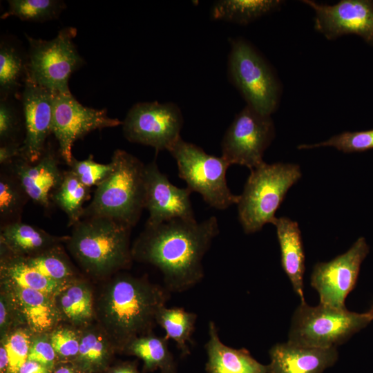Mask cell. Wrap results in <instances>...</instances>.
Returning <instances> with one entry per match:
<instances>
[{
  "label": "cell",
  "instance_id": "obj_1",
  "mask_svg": "<svg viewBox=\"0 0 373 373\" xmlns=\"http://www.w3.org/2000/svg\"><path fill=\"white\" fill-rule=\"evenodd\" d=\"M219 232L216 216L146 225L131 247L133 259L156 267L167 291L183 292L202 280V259Z\"/></svg>",
  "mask_w": 373,
  "mask_h": 373
},
{
  "label": "cell",
  "instance_id": "obj_2",
  "mask_svg": "<svg viewBox=\"0 0 373 373\" xmlns=\"http://www.w3.org/2000/svg\"><path fill=\"white\" fill-rule=\"evenodd\" d=\"M167 291L143 278L122 274L112 278L95 297V316L116 352L151 332Z\"/></svg>",
  "mask_w": 373,
  "mask_h": 373
},
{
  "label": "cell",
  "instance_id": "obj_3",
  "mask_svg": "<svg viewBox=\"0 0 373 373\" xmlns=\"http://www.w3.org/2000/svg\"><path fill=\"white\" fill-rule=\"evenodd\" d=\"M131 231V227L108 218L87 217L73 226L66 244L87 274L104 278L130 266Z\"/></svg>",
  "mask_w": 373,
  "mask_h": 373
},
{
  "label": "cell",
  "instance_id": "obj_4",
  "mask_svg": "<svg viewBox=\"0 0 373 373\" xmlns=\"http://www.w3.org/2000/svg\"><path fill=\"white\" fill-rule=\"evenodd\" d=\"M110 162L111 171L97 186L82 218L105 217L132 228L144 209L145 164L122 149L113 152Z\"/></svg>",
  "mask_w": 373,
  "mask_h": 373
},
{
  "label": "cell",
  "instance_id": "obj_5",
  "mask_svg": "<svg viewBox=\"0 0 373 373\" xmlns=\"http://www.w3.org/2000/svg\"><path fill=\"white\" fill-rule=\"evenodd\" d=\"M296 164L263 162L251 170L237 203L238 218L246 233L259 231L273 224L275 213L288 190L301 178Z\"/></svg>",
  "mask_w": 373,
  "mask_h": 373
},
{
  "label": "cell",
  "instance_id": "obj_6",
  "mask_svg": "<svg viewBox=\"0 0 373 373\" xmlns=\"http://www.w3.org/2000/svg\"><path fill=\"white\" fill-rule=\"evenodd\" d=\"M371 321L366 312L300 303L292 316L288 341L312 347L336 348Z\"/></svg>",
  "mask_w": 373,
  "mask_h": 373
},
{
  "label": "cell",
  "instance_id": "obj_7",
  "mask_svg": "<svg viewBox=\"0 0 373 373\" xmlns=\"http://www.w3.org/2000/svg\"><path fill=\"white\" fill-rule=\"evenodd\" d=\"M228 57L229 80L240 92L247 106L269 115L278 108L281 88L270 65L248 41H230Z\"/></svg>",
  "mask_w": 373,
  "mask_h": 373
},
{
  "label": "cell",
  "instance_id": "obj_8",
  "mask_svg": "<svg viewBox=\"0 0 373 373\" xmlns=\"http://www.w3.org/2000/svg\"><path fill=\"white\" fill-rule=\"evenodd\" d=\"M168 151L176 161L179 177L187 188L200 193L210 207L223 210L238 203L239 195L233 194L227 183L226 173L230 164L222 156L208 154L181 137Z\"/></svg>",
  "mask_w": 373,
  "mask_h": 373
},
{
  "label": "cell",
  "instance_id": "obj_9",
  "mask_svg": "<svg viewBox=\"0 0 373 373\" xmlns=\"http://www.w3.org/2000/svg\"><path fill=\"white\" fill-rule=\"evenodd\" d=\"M76 34V28L66 27L50 40L26 35L29 44L26 77L55 93L70 92L69 78L84 63L73 42Z\"/></svg>",
  "mask_w": 373,
  "mask_h": 373
},
{
  "label": "cell",
  "instance_id": "obj_10",
  "mask_svg": "<svg viewBox=\"0 0 373 373\" xmlns=\"http://www.w3.org/2000/svg\"><path fill=\"white\" fill-rule=\"evenodd\" d=\"M275 137V126L269 115L246 106L235 117L221 142L222 157L229 164L250 171L264 162L265 150Z\"/></svg>",
  "mask_w": 373,
  "mask_h": 373
},
{
  "label": "cell",
  "instance_id": "obj_11",
  "mask_svg": "<svg viewBox=\"0 0 373 373\" xmlns=\"http://www.w3.org/2000/svg\"><path fill=\"white\" fill-rule=\"evenodd\" d=\"M183 116L173 103L139 102L128 111L122 130L131 142L154 148L156 152L167 150L180 136Z\"/></svg>",
  "mask_w": 373,
  "mask_h": 373
},
{
  "label": "cell",
  "instance_id": "obj_12",
  "mask_svg": "<svg viewBox=\"0 0 373 373\" xmlns=\"http://www.w3.org/2000/svg\"><path fill=\"white\" fill-rule=\"evenodd\" d=\"M122 122L108 116L107 110L84 106L68 93H57L54 100L52 133L59 144V153L68 165L74 157L73 144L89 133L122 125Z\"/></svg>",
  "mask_w": 373,
  "mask_h": 373
},
{
  "label": "cell",
  "instance_id": "obj_13",
  "mask_svg": "<svg viewBox=\"0 0 373 373\" xmlns=\"http://www.w3.org/2000/svg\"><path fill=\"white\" fill-rule=\"evenodd\" d=\"M369 251L365 238L360 237L344 254L314 265L311 285L318 293L321 304L345 307V300L354 288L361 263Z\"/></svg>",
  "mask_w": 373,
  "mask_h": 373
},
{
  "label": "cell",
  "instance_id": "obj_14",
  "mask_svg": "<svg viewBox=\"0 0 373 373\" xmlns=\"http://www.w3.org/2000/svg\"><path fill=\"white\" fill-rule=\"evenodd\" d=\"M315 13L314 29L327 39L354 34L373 46V1L341 0L334 5L303 0Z\"/></svg>",
  "mask_w": 373,
  "mask_h": 373
},
{
  "label": "cell",
  "instance_id": "obj_15",
  "mask_svg": "<svg viewBox=\"0 0 373 373\" xmlns=\"http://www.w3.org/2000/svg\"><path fill=\"white\" fill-rule=\"evenodd\" d=\"M56 93L27 77L25 79L21 95L25 137L21 157L29 162H36L42 156L46 139L52 133Z\"/></svg>",
  "mask_w": 373,
  "mask_h": 373
},
{
  "label": "cell",
  "instance_id": "obj_16",
  "mask_svg": "<svg viewBox=\"0 0 373 373\" xmlns=\"http://www.w3.org/2000/svg\"><path fill=\"white\" fill-rule=\"evenodd\" d=\"M144 209L149 213L146 225L155 226L176 218L193 220L194 212L187 187L173 184L156 161L145 164Z\"/></svg>",
  "mask_w": 373,
  "mask_h": 373
},
{
  "label": "cell",
  "instance_id": "obj_17",
  "mask_svg": "<svg viewBox=\"0 0 373 373\" xmlns=\"http://www.w3.org/2000/svg\"><path fill=\"white\" fill-rule=\"evenodd\" d=\"M4 167L18 180L29 199L45 209L49 208L52 191L60 185L64 177L58 158L51 149L46 148L36 162L19 157Z\"/></svg>",
  "mask_w": 373,
  "mask_h": 373
},
{
  "label": "cell",
  "instance_id": "obj_18",
  "mask_svg": "<svg viewBox=\"0 0 373 373\" xmlns=\"http://www.w3.org/2000/svg\"><path fill=\"white\" fill-rule=\"evenodd\" d=\"M269 354V373H323L338 356L336 348L312 347L288 341L273 345Z\"/></svg>",
  "mask_w": 373,
  "mask_h": 373
},
{
  "label": "cell",
  "instance_id": "obj_19",
  "mask_svg": "<svg viewBox=\"0 0 373 373\" xmlns=\"http://www.w3.org/2000/svg\"><path fill=\"white\" fill-rule=\"evenodd\" d=\"M208 334L205 345L207 373H269L268 365L259 363L246 349L224 344L213 321L209 323Z\"/></svg>",
  "mask_w": 373,
  "mask_h": 373
},
{
  "label": "cell",
  "instance_id": "obj_20",
  "mask_svg": "<svg viewBox=\"0 0 373 373\" xmlns=\"http://www.w3.org/2000/svg\"><path fill=\"white\" fill-rule=\"evenodd\" d=\"M273 224L280 245L282 268L300 303H304L305 253L298 224L289 218L280 217L276 218Z\"/></svg>",
  "mask_w": 373,
  "mask_h": 373
},
{
  "label": "cell",
  "instance_id": "obj_21",
  "mask_svg": "<svg viewBox=\"0 0 373 373\" xmlns=\"http://www.w3.org/2000/svg\"><path fill=\"white\" fill-rule=\"evenodd\" d=\"M68 238L53 236L37 227L17 221L1 226V251L29 257L66 242Z\"/></svg>",
  "mask_w": 373,
  "mask_h": 373
},
{
  "label": "cell",
  "instance_id": "obj_22",
  "mask_svg": "<svg viewBox=\"0 0 373 373\" xmlns=\"http://www.w3.org/2000/svg\"><path fill=\"white\" fill-rule=\"evenodd\" d=\"M4 284L13 292L26 325L33 334L50 333L61 323L62 321L55 296L37 290Z\"/></svg>",
  "mask_w": 373,
  "mask_h": 373
},
{
  "label": "cell",
  "instance_id": "obj_23",
  "mask_svg": "<svg viewBox=\"0 0 373 373\" xmlns=\"http://www.w3.org/2000/svg\"><path fill=\"white\" fill-rule=\"evenodd\" d=\"M61 321L82 327L92 323L95 316V296L90 285L77 278L66 284L55 296Z\"/></svg>",
  "mask_w": 373,
  "mask_h": 373
},
{
  "label": "cell",
  "instance_id": "obj_24",
  "mask_svg": "<svg viewBox=\"0 0 373 373\" xmlns=\"http://www.w3.org/2000/svg\"><path fill=\"white\" fill-rule=\"evenodd\" d=\"M79 329V352L71 362L84 373H104L116 352L110 339L98 323H92Z\"/></svg>",
  "mask_w": 373,
  "mask_h": 373
},
{
  "label": "cell",
  "instance_id": "obj_25",
  "mask_svg": "<svg viewBox=\"0 0 373 373\" xmlns=\"http://www.w3.org/2000/svg\"><path fill=\"white\" fill-rule=\"evenodd\" d=\"M1 283L41 291L55 296L68 283L54 281L30 267L23 257L1 251Z\"/></svg>",
  "mask_w": 373,
  "mask_h": 373
},
{
  "label": "cell",
  "instance_id": "obj_26",
  "mask_svg": "<svg viewBox=\"0 0 373 373\" xmlns=\"http://www.w3.org/2000/svg\"><path fill=\"white\" fill-rule=\"evenodd\" d=\"M123 353L142 360L143 371L177 373V365L168 347V340L151 332L140 336L125 347Z\"/></svg>",
  "mask_w": 373,
  "mask_h": 373
},
{
  "label": "cell",
  "instance_id": "obj_27",
  "mask_svg": "<svg viewBox=\"0 0 373 373\" xmlns=\"http://www.w3.org/2000/svg\"><path fill=\"white\" fill-rule=\"evenodd\" d=\"M282 4L278 0H220L213 5L211 17L214 20L247 25L276 11Z\"/></svg>",
  "mask_w": 373,
  "mask_h": 373
},
{
  "label": "cell",
  "instance_id": "obj_28",
  "mask_svg": "<svg viewBox=\"0 0 373 373\" xmlns=\"http://www.w3.org/2000/svg\"><path fill=\"white\" fill-rule=\"evenodd\" d=\"M197 314L181 307L162 306L156 314L155 321L164 331V337L173 340L184 356L190 354L189 343L192 342Z\"/></svg>",
  "mask_w": 373,
  "mask_h": 373
},
{
  "label": "cell",
  "instance_id": "obj_29",
  "mask_svg": "<svg viewBox=\"0 0 373 373\" xmlns=\"http://www.w3.org/2000/svg\"><path fill=\"white\" fill-rule=\"evenodd\" d=\"M90 188L83 184L71 171L64 172L62 182L50 198L66 214L69 226L82 220L84 204L90 198Z\"/></svg>",
  "mask_w": 373,
  "mask_h": 373
},
{
  "label": "cell",
  "instance_id": "obj_30",
  "mask_svg": "<svg viewBox=\"0 0 373 373\" xmlns=\"http://www.w3.org/2000/svg\"><path fill=\"white\" fill-rule=\"evenodd\" d=\"M23 258L30 267L54 281L66 284L77 278L60 245L38 254Z\"/></svg>",
  "mask_w": 373,
  "mask_h": 373
},
{
  "label": "cell",
  "instance_id": "obj_31",
  "mask_svg": "<svg viewBox=\"0 0 373 373\" xmlns=\"http://www.w3.org/2000/svg\"><path fill=\"white\" fill-rule=\"evenodd\" d=\"M29 199L22 186L10 172L3 171L0 175L1 226L20 221L24 205Z\"/></svg>",
  "mask_w": 373,
  "mask_h": 373
},
{
  "label": "cell",
  "instance_id": "obj_32",
  "mask_svg": "<svg viewBox=\"0 0 373 373\" xmlns=\"http://www.w3.org/2000/svg\"><path fill=\"white\" fill-rule=\"evenodd\" d=\"M27 63L13 46L1 42L0 47V91L1 98H8L21 86L23 76L26 77Z\"/></svg>",
  "mask_w": 373,
  "mask_h": 373
},
{
  "label": "cell",
  "instance_id": "obj_33",
  "mask_svg": "<svg viewBox=\"0 0 373 373\" xmlns=\"http://www.w3.org/2000/svg\"><path fill=\"white\" fill-rule=\"evenodd\" d=\"M64 8V3L57 0H10L1 18L15 16L24 21L44 22L57 18Z\"/></svg>",
  "mask_w": 373,
  "mask_h": 373
},
{
  "label": "cell",
  "instance_id": "obj_34",
  "mask_svg": "<svg viewBox=\"0 0 373 373\" xmlns=\"http://www.w3.org/2000/svg\"><path fill=\"white\" fill-rule=\"evenodd\" d=\"M331 146L346 153L362 152L373 149V129L334 135L326 141L314 144H301L298 149Z\"/></svg>",
  "mask_w": 373,
  "mask_h": 373
},
{
  "label": "cell",
  "instance_id": "obj_35",
  "mask_svg": "<svg viewBox=\"0 0 373 373\" xmlns=\"http://www.w3.org/2000/svg\"><path fill=\"white\" fill-rule=\"evenodd\" d=\"M32 334L28 327L22 326L12 330L1 340L10 360L8 373H17L19 367L28 360Z\"/></svg>",
  "mask_w": 373,
  "mask_h": 373
},
{
  "label": "cell",
  "instance_id": "obj_36",
  "mask_svg": "<svg viewBox=\"0 0 373 373\" xmlns=\"http://www.w3.org/2000/svg\"><path fill=\"white\" fill-rule=\"evenodd\" d=\"M49 336L59 361H73L76 358L80 345L79 327L60 323Z\"/></svg>",
  "mask_w": 373,
  "mask_h": 373
},
{
  "label": "cell",
  "instance_id": "obj_37",
  "mask_svg": "<svg viewBox=\"0 0 373 373\" xmlns=\"http://www.w3.org/2000/svg\"><path fill=\"white\" fill-rule=\"evenodd\" d=\"M22 326H26V325L16 298L11 289L7 285L1 283V340L6 338L12 330Z\"/></svg>",
  "mask_w": 373,
  "mask_h": 373
},
{
  "label": "cell",
  "instance_id": "obj_38",
  "mask_svg": "<svg viewBox=\"0 0 373 373\" xmlns=\"http://www.w3.org/2000/svg\"><path fill=\"white\" fill-rule=\"evenodd\" d=\"M70 166L79 180L88 188L97 186L109 174L112 169L111 162L102 164L95 162L92 155L84 160L73 159Z\"/></svg>",
  "mask_w": 373,
  "mask_h": 373
},
{
  "label": "cell",
  "instance_id": "obj_39",
  "mask_svg": "<svg viewBox=\"0 0 373 373\" xmlns=\"http://www.w3.org/2000/svg\"><path fill=\"white\" fill-rule=\"evenodd\" d=\"M21 119L16 108L14 106V104L8 100V98H1V144L21 143L17 141V135L21 130Z\"/></svg>",
  "mask_w": 373,
  "mask_h": 373
},
{
  "label": "cell",
  "instance_id": "obj_40",
  "mask_svg": "<svg viewBox=\"0 0 373 373\" xmlns=\"http://www.w3.org/2000/svg\"><path fill=\"white\" fill-rule=\"evenodd\" d=\"M28 360L36 361L52 372L59 359L49 333L32 334Z\"/></svg>",
  "mask_w": 373,
  "mask_h": 373
},
{
  "label": "cell",
  "instance_id": "obj_41",
  "mask_svg": "<svg viewBox=\"0 0 373 373\" xmlns=\"http://www.w3.org/2000/svg\"><path fill=\"white\" fill-rule=\"evenodd\" d=\"M21 143H8L1 144L0 164L3 166H8L16 158L21 157Z\"/></svg>",
  "mask_w": 373,
  "mask_h": 373
},
{
  "label": "cell",
  "instance_id": "obj_42",
  "mask_svg": "<svg viewBox=\"0 0 373 373\" xmlns=\"http://www.w3.org/2000/svg\"><path fill=\"white\" fill-rule=\"evenodd\" d=\"M104 373H141L137 368L135 361L118 363L110 366Z\"/></svg>",
  "mask_w": 373,
  "mask_h": 373
},
{
  "label": "cell",
  "instance_id": "obj_43",
  "mask_svg": "<svg viewBox=\"0 0 373 373\" xmlns=\"http://www.w3.org/2000/svg\"><path fill=\"white\" fill-rule=\"evenodd\" d=\"M52 372L43 365L27 360L18 370L17 373H52Z\"/></svg>",
  "mask_w": 373,
  "mask_h": 373
},
{
  "label": "cell",
  "instance_id": "obj_44",
  "mask_svg": "<svg viewBox=\"0 0 373 373\" xmlns=\"http://www.w3.org/2000/svg\"><path fill=\"white\" fill-rule=\"evenodd\" d=\"M52 373H84L71 361H59Z\"/></svg>",
  "mask_w": 373,
  "mask_h": 373
},
{
  "label": "cell",
  "instance_id": "obj_45",
  "mask_svg": "<svg viewBox=\"0 0 373 373\" xmlns=\"http://www.w3.org/2000/svg\"><path fill=\"white\" fill-rule=\"evenodd\" d=\"M10 360L5 345L0 343V373H8Z\"/></svg>",
  "mask_w": 373,
  "mask_h": 373
},
{
  "label": "cell",
  "instance_id": "obj_46",
  "mask_svg": "<svg viewBox=\"0 0 373 373\" xmlns=\"http://www.w3.org/2000/svg\"><path fill=\"white\" fill-rule=\"evenodd\" d=\"M366 313L370 316V318H371L372 321H373V304L370 307V309L367 312H366Z\"/></svg>",
  "mask_w": 373,
  "mask_h": 373
}]
</instances>
